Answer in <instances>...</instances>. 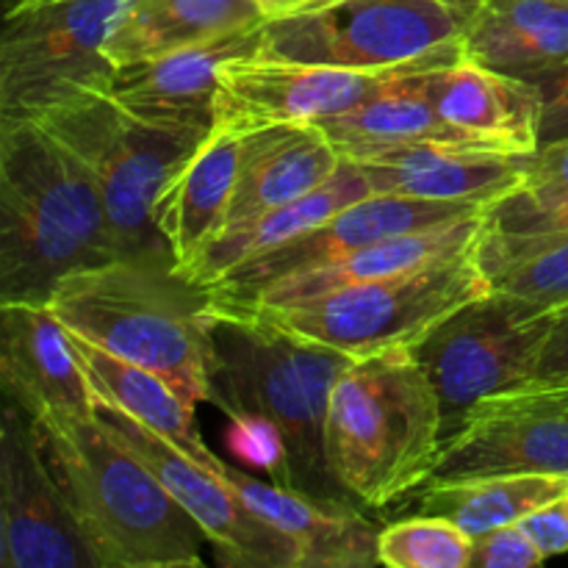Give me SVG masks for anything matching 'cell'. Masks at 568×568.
Here are the masks:
<instances>
[{
    "label": "cell",
    "mask_w": 568,
    "mask_h": 568,
    "mask_svg": "<svg viewBox=\"0 0 568 568\" xmlns=\"http://www.w3.org/2000/svg\"><path fill=\"white\" fill-rule=\"evenodd\" d=\"M264 11L266 22L270 20H286V17H303L316 14V11L333 9V6L344 3V0H255Z\"/></svg>",
    "instance_id": "obj_38"
},
{
    "label": "cell",
    "mask_w": 568,
    "mask_h": 568,
    "mask_svg": "<svg viewBox=\"0 0 568 568\" xmlns=\"http://www.w3.org/2000/svg\"><path fill=\"white\" fill-rule=\"evenodd\" d=\"M209 349L211 403L270 433L283 486L355 503L333 480L325 449L333 383L353 358L283 331L255 311L216 303L209 311Z\"/></svg>",
    "instance_id": "obj_1"
},
{
    "label": "cell",
    "mask_w": 568,
    "mask_h": 568,
    "mask_svg": "<svg viewBox=\"0 0 568 568\" xmlns=\"http://www.w3.org/2000/svg\"><path fill=\"white\" fill-rule=\"evenodd\" d=\"M433 67L442 64L347 70L331 64H303L266 53L236 55L220 70L214 128L247 133L270 125H316L325 116L353 109L381 83Z\"/></svg>",
    "instance_id": "obj_14"
},
{
    "label": "cell",
    "mask_w": 568,
    "mask_h": 568,
    "mask_svg": "<svg viewBox=\"0 0 568 568\" xmlns=\"http://www.w3.org/2000/svg\"><path fill=\"white\" fill-rule=\"evenodd\" d=\"M530 155L425 142L383 150L355 164L364 170L375 194L438 203H477L488 209L525 183Z\"/></svg>",
    "instance_id": "obj_19"
},
{
    "label": "cell",
    "mask_w": 568,
    "mask_h": 568,
    "mask_svg": "<svg viewBox=\"0 0 568 568\" xmlns=\"http://www.w3.org/2000/svg\"><path fill=\"white\" fill-rule=\"evenodd\" d=\"M552 325L555 311L494 288L410 347L442 403L444 442L458 433L480 399L536 383Z\"/></svg>",
    "instance_id": "obj_8"
},
{
    "label": "cell",
    "mask_w": 568,
    "mask_h": 568,
    "mask_svg": "<svg viewBox=\"0 0 568 568\" xmlns=\"http://www.w3.org/2000/svg\"><path fill=\"white\" fill-rule=\"evenodd\" d=\"M316 125L325 133L327 142L342 153V159L349 161L425 142L494 150L491 144L458 131L438 114L427 92V70L392 78L372 89L353 109L325 116Z\"/></svg>",
    "instance_id": "obj_21"
},
{
    "label": "cell",
    "mask_w": 568,
    "mask_h": 568,
    "mask_svg": "<svg viewBox=\"0 0 568 568\" xmlns=\"http://www.w3.org/2000/svg\"><path fill=\"white\" fill-rule=\"evenodd\" d=\"M244 155V133L211 128L175 181L155 205V225L183 272L225 227Z\"/></svg>",
    "instance_id": "obj_23"
},
{
    "label": "cell",
    "mask_w": 568,
    "mask_h": 568,
    "mask_svg": "<svg viewBox=\"0 0 568 568\" xmlns=\"http://www.w3.org/2000/svg\"><path fill=\"white\" fill-rule=\"evenodd\" d=\"M48 305L67 331L161 375L194 408L211 403V297L170 261L116 258L72 272Z\"/></svg>",
    "instance_id": "obj_4"
},
{
    "label": "cell",
    "mask_w": 568,
    "mask_h": 568,
    "mask_svg": "<svg viewBox=\"0 0 568 568\" xmlns=\"http://www.w3.org/2000/svg\"><path fill=\"white\" fill-rule=\"evenodd\" d=\"M464 59L514 78L568 61V0H486L460 31Z\"/></svg>",
    "instance_id": "obj_26"
},
{
    "label": "cell",
    "mask_w": 568,
    "mask_h": 568,
    "mask_svg": "<svg viewBox=\"0 0 568 568\" xmlns=\"http://www.w3.org/2000/svg\"><path fill=\"white\" fill-rule=\"evenodd\" d=\"M78 527L103 568H197V521L92 416L33 419Z\"/></svg>",
    "instance_id": "obj_3"
},
{
    "label": "cell",
    "mask_w": 568,
    "mask_h": 568,
    "mask_svg": "<svg viewBox=\"0 0 568 568\" xmlns=\"http://www.w3.org/2000/svg\"><path fill=\"white\" fill-rule=\"evenodd\" d=\"M541 92V122H538V148L568 139V61L530 78Z\"/></svg>",
    "instance_id": "obj_35"
},
{
    "label": "cell",
    "mask_w": 568,
    "mask_h": 568,
    "mask_svg": "<svg viewBox=\"0 0 568 568\" xmlns=\"http://www.w3.org/2000/svg\"><path fill=\"white\" fill-rule=\"evenodd\" d=\"M64 144L98 181L122 258L172 261L155 225V205L192 161L209 131L155 125L122 109L109 92L81 89L28 114Z\"/></svg>",
    "instance_id": "obj_6"
},
{
    "label": "cell",
    "mask_w": 568,
    "mask_h": 568,
    "mask_svg": "<svg viewBox=\"0 0 568 568\" xmlns=\"http://www.w3.org/2000/svg\"><path fill=\"white\" fill-rule=\"evenodd\" d=\"M444 447V414L408 347L353 358L327 405L331 475L366 508H386L430 480Z\"/></svg>",
    "instance_id": "obj_5"
},
{
    "label": "cell",
    "mask_w": 568,
    "mask_h": 568,
    "mask_svg": "<svg viewBox=\"0 0 568 568\" xmlns=\"http://www.w3.org/2000/svg\"><path fill=\"white\" fill-rule=\"evenodd\" d=\"M131 0H17L0 39V114L28 116L81 89L109 92L105 39Z\"/></svg>",
    "instance_id": "obj_10"
},
{
    "label": "cell",
    "mask_w": 568,
    "mask_h": 568,
    "mask_svg": "<svg viewBox=\"0 0 568 568\" xmlns=\"http://www.w3.org/2000/svg\"><path fill=\"white\" fill-rule=\"evenodd\" d=\"M464 22L438 0H344L316 14L270 20L261 53L347 70L447 64L464 59Z\"/></svg>",
    "instance_id": "obj_9"
},
{
    "label": "cell",
    "mask_w": 568,
    "mask_h": 568,
    "mask_svg": "<svg viewBox=\"0 0 568 568\" xmlns=\"http://www.w3.org/2000/svg\"><path fill=\"white\" fill-rule=\"evenodd\" d=\"M477 214H486V205L369 194V197L342 209L338 214L322 220L320 225L303 231L300 236L288 239L281 247L244 261L205 292L216 305L239 308V305L255 303L258 294H264L275 283L286 281V277L336 264L355 250L369 247L381 239L447 225V222H458Z\"/></svg>",
    "instance_id": "obj_15"
},
{
    "label": "cell",
    "mask_w": 568,
    "mask_h": 568,
    "mask_svg": "<svg viewBox=\"0 0 568 568\" xmlns=\"http://www.w3.org/2000/svg\"><path fill=\"white\" fill-rule=\"evenodd\" d=\"M568 197V139L538 148L527 164L525 183L499 200L519 205H547Z\"/></svg>",
    "instance_id": "obj_32"
},
{
    "label": "cell",
    "mask_w": 568,
    "mask_h": 568,
    "mask_svg": "<svg viewBox=\"0 0 568 568\" xmlns=\"http://www.w3.org/2000/svg\"><path fill=\"white\" fill-rule=\"evenodd\" d=\"M475 536L442 516H410L381 530V566L471 568Z\"/></svg>",
    "instance_id": "obj_31"
},
{
    "label": "cell",
    "mask_w": 568,
    "mask_h": 568,
    "mask_svg": "<svg viewBox=\"0 0 568 568\" xmlns=\"http://www.w3.org/2000/svg\"><path fill=\"white\" fill-rule=\"evenodd\" d=\"M264 22L255 0H131L105 39V59L133 64Z\"/></svg>",
    "instance_id": "obj_27"
},
{
    "label": "cell",
    "mask_w": 568,
    "mask_h": 568,
    "mask_svg": "<svg viewBox=\"0 0 568 568\" xmlns=\"http://www.w3.org/2000/svg\"><path fill=\"white\" fill-rule=\"evenodd\" d=\"M438 3L449 6V9H453V11H458V14L469 17L471 11H477V9H480V6L486 3V0H438Z\"/></svg>",
    "instance_id": "obj_39"
},
{
    "label": "cell",
    "mask_w": 568,
    "mask_h": 568,
    "mask_svg": "<svg viewBox=\"0 0 568 568\" xmlns=\"http://www.w3.org/2000/svg\"><path fill=\"white\" fill-rule=\"evenodd\" d=\"M527 532L532 536V541L541 547V552L547 558L568 552V494L560 499H555L552 505L541 508L538 514L527 516L525 521H519Z\"/></svg>",
    "instance_id": "obj_36"
},
{
    "label": "cell",
    "mask_w": 568,
    "mask_h": 568,
    "mask_svg": "<svg viewBox=\"0 0 568 568\" xmlns=\"http://www.w3.org/2000/svg\"><path fill=\"white\" fill-rule=\"evenodd\" d=\"M116 258L92 172L42 125L0 114V303H48L61 277Z\"/></svg>",
    "instance_id": "obj_2"
},
{
    "label": "cell",
    "mask_w": 568,
    "mask_h": 568,
    "mask_svg": "<svg viewBox=\"0 0 568 568\" xmlns=\"http://www.w3.org/2000/svg\"><path fill=\"white\" fill-rule=\"evenodd\" d=\"M536 383L568 386V305L555 311V325L541 361H538Z\"/></svg>",
    "instance_id": "obj_37"
},
{
    "label": "cell",
    "mask_w": 568,
    "mask_h": 568,
    "mask_svg": "<svg viewBox=\"0 0 568 568\" xmlns=\"http://www.w3.org/2000/svg\"><path fill=\"white\" fill-rule=\"evenodd\" d=\"M488 292H494V286L475 247L305 303L258 305L247 311L349 358H366L386 349H410L438 322Z\"/></svg>",
    "instance_id": "obj_7"
},
{
    "label": "cell",
    "mask_w": 568,
    "mask_h": 568,
    "mask_svg": "<svg viewBox=\"0 0 568 568\" xmlns=\"http://www.w3.org/2000/svg\"><path fill=\"white\" fill-rule=\"evenodd\" d=\"M486 231V214L466 216V220L447 222V225L425 227V231L399 233V236L381 239L364 250H355L347 258L327 264L322 270L303 272V275L286 277L258 294V300L239 308H258V305H294L305 300L322 297V294L338 292V288L358 286V283L381 281V277L399 275V272L416 270L430 261L449 258V255L475 250ZM214 303V300H211ZM231 308V305H227Z\"/></svg>",
    "instance_id": "obj_24"
},
{
    "label": "cell",
    "mask_w": 568,
    "mask_h": 568,
    "mask_svg": "<svg viewBox=\"0 0 568 568\" xmlns=\"http://www.w3.org/2000/svg\"><path fill=\"white\" fill-rule=\"evenodd\" d=\"M0 566L103 568L78 527L37 422L9 399L0 425Z\"/></svg>",
    "instance_id": "obj_12"
},
{
    "label": "cell",
    "mask_w": 568,
    "mask_h": 568,
    "mask_svg": "<svg viewBox=\"0 0 568 568\" xmlns=\"http://www.w3.org/2000/svg\"><path fill=\"white\" fill-rule=\"evenodd\" d=\"M197 460L225 480L247 508L297 544L303 568H372L381 564V530L355 503L311 497L288 486H266L227 466L211 449Z\"/></svg>",
    "instance_id": "obj_18"
},
{
    "label": "cell",
    "mask_w": 568,
    "mask_h": 568,
    "mask_svg": "<svg viewBox=\"0 0 568 568\" xmlns=\"http://www.w3.org/2000/svg\"><path fill=\"white\" fill-rule=\"evenodd\" d=\"M70 333V344L94 394H98V405H109V408L142 422L144 427L161 433L166 442L181 447L192 458H200L209 449L200 433L194 430V405L183 399L164 377L98 347L78 333Z\"/></svg>",
    "instance_id": "obj_28"
},
{
    "label": "cell",
    "mask_w": 568,
    "mask_h": 568,
    "mask_svg": "<svg viewBox=\"0 0 568 568\" xmlns=\"http://www.w3.org/2000/svg\"><path fill=\"white\" fill-rule=\"evenodd\" d=\"M264 26L116 67L109 94L122 109L155 125L211 131L222 64L261 53Z\"/></svg>",
    "instance_id": "obj_17"
},
{
    "label": "cell",
    "mask_w": 568,
    "mask_h": 568,
    "mask_svg": "<svg viewBox=\"0 0 568 568\" xmlns=\"http://www.w3.org/2000/svg\"><path fill=\"white\" fill-rule=\"evenodd\" d=\"M369 194L375 192H372L364 170L355 161L344 159L342 170L331 181L322 183L320 189L305 194V197L292 200L281 209L250 216V220L236 222V225L222 227L181 275L194 286L211 288L220 277H225L227 272L236 270L244 261L281 247L288 239L300 236L303 231L320 225L322 220L338 214L342 209L369 197Z\"/></svg>",
    "instance_id": "obj_25"
},
{
    "label": "cell",
    "mask_w": 568,
    "mask_h": 568,
    "mask_svg": "<svg viewBox=\"0 0 568 568\" xmlns=\"http://www.w3.org/2000/svg\"><path fill=\"white\" fill-rule=\"evenodd\" d=\"M568 494V477L560 475H497L464 483L425 486L416 510L442 516L464 527L469 536H483L497 527L519 525Z\"/></svg>",
    "instance_id": "obj_29"
},
{
    "label": "cell",
    "mask_w": 568,
    "mask_h": 568,
    "mask_svg": "<svg viewBox=\"0 0 568 568\" xmlns=\"http://www.w3.org/2000/svg\"><path fill=\"white\" fill-rule=\"evenodd\" d=\"M0 381L31 419L98 414V394L48 303H0Z\"/></svg>",
    "instance_id": "obj_16"
},
{
    "label": "cell",
    "mask_w": 568,
    "mask_h": 568,
    "mask_svg": "<svg viewBox=\"0 0 568 568\" xmlns=\"http://www.w3.org/2000/svg\"><path fill=\"white\" fill-rule=\"evenodd\" d=\"M486 227L503 236H552L568 233V197L547 205L497 200L486 209Z\"/></svg>",
    "instance_id": "obj_33"
},
{
    "label": "cell",
    "mask_w": 568,
    "mask_h": 568,
    "mask_svg": "<svg viewBox=\"0 0 568 568\" xmlns=\"http://www.w3.org/2000/svg\"><path fill=\"white\" fill-rule=\"evenodd\" d=\"M438 114L458 131L503 153H536L541 92L527 78L505 75L469 59L427 70Z\"/></svg>",
    "instance_id": "obj_20"
},
{
    "label": "cell",
    "mask_w": 568,
    "mask_h": 568,
    "mask_svg": "<svg viewBox=\"0 0 568 568\" xmlns=\"http://www.w3.org/2000/svg\"><path fill=\"white\" fill-rule=\"evenodd\" d=\"M497 475L568 477V386H532L480 399L444 442L425 486Z\"/></svg>",
    "instance_id": "obj_11"
},
{
    "label": "cell",
    "mask_w": 568,
    "mask_h": 568,
    "mask_svg": "<svg viewBox=\"0 0 568 568\" xmlns=\"http://www.w3.org/2000/svg\"><path fill=\"white\" fill-rule=\"evenodd\" d=\"M344 159L320 125H270L244 133V155L227 225L305 197L342 170Z\"/></svg>",
    "instance_id": "obj_22"
},
{
    "label": "cell",
    "mask_w": 568,
    "mask_h": 568,
    "mask_svg": "<svg viewBox=\"0 0 568 568\" xmlns=\"http://www.w3.org/2000/svg\"><path fill=\"white\" fill-rule=\"evenodd\" d=\"M547 555L541 552L530 532L521 525H505L475 538V560L471 568H532L541 566Z\"/></svg>",
    "instance_id": "obj_34"
},
{
    "label": "cell",
    "mask_w": 568,
    "mask_h": 568,
    "mask_svg": "<svg viewBox=\"0 0 568 568\" xmlns=\"http://www.w3.org/2000/svg\"><path fill=\"white\" fill-rule=\"evenodd\" d=\"M98 416L105 422L111 436L131 449L164 483L175 503L197 521L205 538L214 544L220 564L239 568H303L297 544L247 508L209 466L166 442L161 433L109 405H98Z\"/></svg>",
    "instance_id": "obj_13"
},
{
    "label": "cell",
    "mask_w": 568,
    "mask_h": 568,
    "mask_svg": "<svg viewBox=\"0 0 568 568\" xmlns=\"http://www.w3.org/2000/svg\"><path fill=\"white\" fill-rule=\"evenodd\" d=\"M477 261L499 292L541 311L568 305V233L503 236L486 227L477 242Z\"/></svg>",
    "instance_id": "obj_30"
}]
</instances>
